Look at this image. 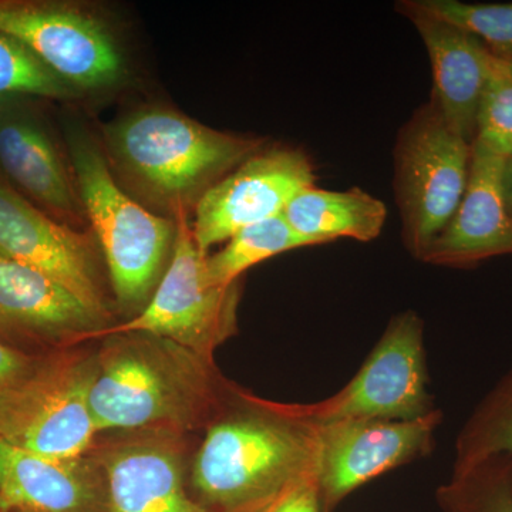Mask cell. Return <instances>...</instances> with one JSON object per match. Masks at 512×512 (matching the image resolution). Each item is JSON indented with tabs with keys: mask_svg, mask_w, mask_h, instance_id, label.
<instances>
[{
	"mask_svg": "<svg viewBox=\"0 0 512 512\" xmlns=\"http://www.w3.org/2000/svg\"><path fill=\"white\" fill-rule=\"evenodd\" d=\"M111 160L148 200L171 214L188 211L238 165L262 150V140L225 133L178 111H134L106 130Z\"/></svg>",
	"mask_w": 512,
	"mask_h": 512,
	"instance_id": "obj_1",
	"label": "cell"
},
{
	"mask_svg": "<svg viewBox=\"0 0 512 512\" xmlns=\"http://www.w3.org/2000/svg\"><path fill=\"white\" fill-rule=\"evenodd\" d=\"M94 359L89 404L97 433L184 429L208 399L207 360L170 340L126 333Z\"/></svg>",
	"mask_w": 512,
	"mask_h": 512,
	"instance_id": "obj_2",
	"label": "cell"
},
{
	"mask_svg": "<svg viewBox=\"0 0 512 512\" xmlns=\"http://www.w3.org/2000/svg\"><path fill=\"white\" fill-rule=\"evenodd\" d=\"M315 437L285 421L234 416L208 429L192 467L195 490L227 512L264 508L313 477Z\"/></svg>",
	"mask_w": 512,
	"mask_h": 512,
	"instance_id": "obj_3",
	"label": "cell"
},
{
	"mask_svg": "<svg viewBox=\"0 0 512 512\" xmlns=\"http://www.w3.org/2000/svg\"><path fill=\"white\" fill-rule=\"evenodd\" d=\"M67 141L74 181L103 249L114 293L121 305H137L157 284L174 245L175 220L153 214L127 195L84 131H70Z\"/></svg>",
	"mask_w": 512,
	"mask_h": 512,
	"instance_id": "obj_4",
	"label": "cell"
},
{
	"mask_svg": "<svg viewBox=\"0 0 512 512\" xmlns=\"http://www.w3.org/2000/svg\"><path fill=\"white\" fill-rule=\"evenodd\" d=\"M473 144L423 104L397 134L394 194L406 247L423 259L463 200Z\"/></svg>",
	"mask_w": 512,
	"mask_h": 512,
	"instance_id": "obj_5",
	"label": "cell"
},
{
	"mask_svg": "<svg viewBox=\"0 0 512 512\" xmlns=\"http://www.w3.org/2000/svg\"><path fill=\"white\" fill-rule=\"evenodd\" d=\"M173 255L153 298L137 316L107 326L93 338L144 333L190 350L204 360L237 323L238 284L217 286L207 274V255L192 235L188 211L175 214Z\"/></svg>",
	"mask_w": 512,
	"mask_h": 512,
	"instance_id": "obj_6",
	"label": "cell"
},
{
	"mask_svg": "<svg viewBox=\"0 0 512 512\" xmlns=\"http://www.w3.org/2000/svg\"><path fill=\"white\" fill-rule=\"evenodd\" d=\"M94 359L42 357L26 379L0 394V440L53 458H80L97 430L89 392Z\"/></svg>",
	"mask_w": 512,
	"mask_h": 512,
	"instance_id": "obj_7",
	"label": "cell"
},
{
	"mask_svg": "<svg viewBox=\"0 0 512 512\" xmlns=\"http://www.w3.org/2000/svg\"><path fill=\"white\" fill-rule=\"evenodd\" d=\"M308 154L271 148L249 157L205 192L194 208L191 229L202 254L242 228L284 214L296 194L316 183Z\"/></svg>",
	"mask_w": 512,
	"mask_h": 512,
	"instance_id": "obj_8",
	"label": "cell"
},
{
	"mask_svg": "<svg viewBox=\"0 0 512 512\" xmlns=\"http://www.w3.org/2000/svg\"><path fill=\"white\" fill-rule=\"evenodd\" d=\"M0 33L19 40L74 89L119 79L121 57L109 30L90 13L45 2H0Z\"/></svg>",
	"mask_w": 512,
	"mask_h": 512,
	"instance_id": "obj_9",
	"label": "cell"
},
{
	"mask_svg": "<svg viewBox=\"0 0 512 512\" xmlns=\"http://www.w3.org/2000/svg\"><path fill=\"white\" fill-rule=\"evenodd\" d=\"M0 258L42 272L101 318H111L106 293L101 288L93 239L50 217L3 178H0Z\"/></svg>",
	"mask_w": 512,
	"mask_h": 512,
	"instance_id": "obj_10",
	"label": "cell"
},
{
	"mask_svg": "<svg viewBox=\"0 0 512 512\" xmlns=\"http://www.w3.org/2000/svg\"><path fill=\"white\" fill-rule=\"evenodd\" d=\"M427 413L421 323L413 313L397 316L352 383L330 406L319 423L349 420L410 421Z\"/></svg>",
	"mask_w": 512,
	"mask_h": 512,
	"instance_id": "obj_11",
	"label": "cell"
},
{
	"mask_svg": "<svg viewBox=\"0 0 512 512\" xmlns=\"http://www.w3.org/2000/svg\"><path fill=\"white\" fill-rule=\"evenodd\" d=\"M436 417L323 424L315 436L313 478L328 503L429 448Z\"/></svg>",
	"mask_w": 512,
	"mask_h": 512,
	"instance_id": "obj_12",
	"label": "cell"
},
{
	"mask_svg": "<svg viewBox=\"0 0 512 512\" xmlns=\"http://www.w3.org/2000/svg\"><path fill=\"white\" fill-rule=\"evenodd\" d=\"M106 319L49 276L0 258V340L73 345L106 329ZM8 343V342H6Z\"/></svg>",
	"mask_w": 512,
	"mask_h": 512,
	"instance_id": "obj_13",
	"label": "cell"
},
{
	"mask_svg": "<svg viewBox=\"0 0 512 512\" xmlns=\"http://www.w3.org/2000/svg\"><path fill=\"white\" fill-rule=\"evenodd\" d=\"M507 158L474 141L463 200L447 227L424 254V261L467 265L512 254V217L505 201Z\"/></svg>",
	"mask_w": 512,
	"mask_h": 512,
	"instance_id": "obj_14",
	"label": "cell"
},
{
	"mask_svg": "<svg viewBox=\"0 0 512 512\" xmlns=\"http://www.w3.org/2000/svg\"><path fill=\"white\" fill-rule=\"evenodd\" d=\"M0 174L20 195L56 221L76 228L84 212L73 173L45 127L19 107L0 106Z\"/></svg>",
	"mask_w": 512,
	"mask_h": 512,
	"instance_id": "obj_15",
	"label": "cell"
},
{
	"mask_svg": "<svg viewBox=\"0 0 512 512\" xmlns=\"http://www.w3.org/2000/svg\"><path fill=\"white\" fill-rule=\"evenodd\" d=\"M397 10L417 29L433 69L430 103L444 121L473 144L477 134V114L493 55L470 33L397 3Z\"/></svg>",
	"mask_w": 512,
	"mask_h": 512,
	"instance_id": "obj_16",
	"label": "cell"
},
{
	"mask_svg": "<svg viewBox=\"0 0 512 512\" xmlns=\"http://www.w3.org/2000/svg\"><path fill=\"white\" fill-rule=\"evenodd\" d=\"M87 458H53L0 440V512H99L104 490Z\"/></svg>",
	"mask_w": 512,
	"mask_h": 512,
	"instance_id": "obj_17",
	"label": "cell"
},
{
	"mask_svg": "<svg viewBox=\"0 0 512 512\" xmlns=\"http://www.w3.org/2000/svg\"><path fill=\"white\" fill-rule=\"evenodd\" d=\"M106 512H215L184 487L180 454L170 441H128L100 457Z\"/></svg>",
	"mask_w": 512,
	"mask_h": 512,
	"instance_id": "obj_18",
	"label": "cell"
},
{
	"mask_svg": "<svg viewBox=\"0 0 512 512\" xmlns=\"http://www.w3.org/2000/svg\"><path fill=\"white\" fill-rule=\"evenodd\" d=\"M284 217L303 237L319 245L338 238L372 241L379 237L387 218L386 205L360 188L328 191L316 185L296 194Z\"/></svg>",
	"mask_w": 512,
	"mask_h": 512,
	"instance_id": "obj_19",
	"label": "cell"
},
{
	"mask_svg": "<svg viewBox=\"0 0 512 512\" xmlns=\"http://www.w3.org/2000/svg\"><path fill=\"white\" fill-rule=\"evenodd\" d=\"M318 242L303 237L286 221L284 214L242 228L228 239L227 245L211 258L207 256V274L212 284L231 286L252 266L291 249L315 247Z\"/></svg>",
	"mask_w": 512,
	"mask_h": 512,
	"instance_id": "obj_20",
	"label": "cell"
},
{
	"mask_svg": "<svg viewBox=\"0 0 512 512\" xmlns=\"http://www.w3.org/2000/svg\"><path fill=\"white\" fill-rule=\"evenodd\" d=\"M413 9L477 37L491 55L512 60V3L471 5L458 0H406Z\"/></svg>",
	"mask_w": 512,
	"mask_h": 512,
	"instance_id": "obj_21",
	"label": "cell"
},
{
	"mask_svg": "<svg viewBox=\"0 0 512 512\" xmlns=\"http://www.w3.org/2000/svg\"><path fill=\"white\" fill-rule=\"evenodd\" d=\"M70 99L76 89L64 82L19 40L0 33V99L9 96Z\"/></svg>",
	"mask_w": 512,
	"mask_h": 512,
	"instance_id": "obj_22",
	"label": "cell"
},
{
	"mask_svg": "<svg viewBox=\"0 0 512 512\" xmlns=\"http://www.w3.org/2000/svg\"><path fill=\"white\" fill-rule=\"evenodd\" d=\"M504 456V471L512 485V376L494 393L474 420L466 440L467 468Z\"/></svg>",
	"mask_w": 512,
	"mask_h": 512,
	"instance_id": "obj_23",
	"label": "cell"
},
{
	"mask_svg": "<svg viewBox=\"0 0 512 512\" xmlns=\"http://www.w3.org/2000/svg\"><path fill=\"white\" fill-rule=\"evenodd\" d=\"M498 156L512 158V74L493 56L477 114L476 140Z\"/></svg>",
	"mask_w": 512,
	"mask_h": 512,
	"instance_id": "obj_24",
	"label": "cell"
},
{
	"mask_svg": "<svg viewBox=\"0 0 512 512\" xmlns=\"http://www.w3.org/2000/svg\"><path fill=\"white\" fill-rule=\"evenodd\" d=\"M468 481L461 494L463 512H512V485L505 473L468 468Z\"/></svg>",
	"mask_w": 512,
	"mask_h": 512,
	"instance_id": "obj_25",
	"label": "cell"
},
{
	"mask_svg": "<svg viewBox=\"0 0 512 512\" xmlns=\"http://www.w3.org/2000/svg\"><path fill=\"white\" fill-rule=\"evenodd\" d=\"M261 512H320L319 490L315 478L308 477L286 488Z\"/></svg>",
	"mask_w": 512,
	"mask_h": 512,
	"instance_id": "obj_26",
	"label": "cell"
},
{
	"mask_svg": "<svg viewBox=\"0 0 512 512\" xmlns=\"http://www.w3.org/2000/svg\"><path fill=\"white\" fill-rule=\"evenodd\" d=\"M42 357L29 355L0 340V394L8 392L36 369Z\"/></svg>",
	"mask_w": 512,
	"mask_h": 512,
	"instance_id": "obj_27",
	"label": "cell"
},
{
	"mask_svg": "<svg viewBox=\"0 0 512 512\" xmlns=\"http://www.w3.org/2000/svg\"><path fill=\"white\" fill-rule=\"evenodd\" d=\"M504 191L508 211H510L512 217V158H510V160H507V165H505Z\"/></svg>",
	"mask_w": 512,
	"mask_h": 512,
	"instance_id": "obj_28",
	"label": "cell"
},
{
	"mask_svg": "<svg viewBox=\"0 0 512 512\" xmlns=\"http://www.w3.org/2000/svg\"><path fill=\"white\" fill-rule=\"evenodd\" d=\"M508 67H510V72L512 74V60H510V62H508Z\"/></svg>",
	"mask_w": 512,
	"mask_h": 512,
	"instance_id": "obj_29",
	"label": "cell"
},
{
	"mask_svg": "<svg viewBox=\"0 0 512 512\" xmlns=\"http://www.w3.org/2000/svg\"><path fill=\"white\" fill-rule=\"evenodd\" d=\"M3 100L5 99H0V106H2Z\"/></svg>",
	"mask_w": 512,
	"mask_h": 512,
	"instance_id": "obj_30",
	"label": "cell"
}]
</instances>
